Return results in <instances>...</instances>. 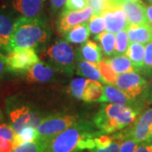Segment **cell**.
<instances>
[{
    "label": "cell",
    "mask_w": 152,
    "mask_h": 152,
    "mask_svg": "<svg viewBox=\"0 0 152 152\" xmlns=\"http://www.w3.org/2000/svg\"><path fill=\"white\" fill-rule=\"evenodd\" d=\"M97 67L101 75L102 76L104 84L107 85H115L117 80V74L112 69L107 60H101L97 64Z\"/></svg>",
    "instance_id": "484cf974"
},
{
    "label": "cell",
    "mask_w": 152,
    "mask_h": 152,
    "mask_svg": "<svg viewBox=\"0 0 152 152\" xmlns=\"http://www.w3.org/2000/svg\"><path fill=\"white\" fill-rule=\"evenodd\" d=\"M95 39L100 41L102 49L106 56H112L115 53V39L116 37L113 33L109 31H103L99 34Z\"/></svg>",
    "instance_id": "d4e9b609"
},
{
    "label": "cell",
    "mask_w": 152,
    "mask_h": 152,
    "mask_svg": "<svg viewBox=\"0 0 152 152\" xmlns=\"http://www.w3.org/2000/svg\"><path fill=\"white\" fill-rule=\"evenodd\" d=\"M90 28L87 22L79 24L64 34L67 42L75 44H80L86 42L90 37Z\"/></svg>",
    "instance_id": "d6986e66"
},
{
    "label": "cell",
    "mask_w": 152,
    "mask_h": 152,
    "mask_svg": "<svg viewBox=\"0 0 152 152\" xmlns=\"http://www.w3.org/2000/svg\"><path fill=\"white\" fill-rule=\"evenodd\" d=\"M88 25L90 28V31L95 36V37H97L99 34L103 32L106 29V22L102 15H92Z\"/></svg>",
    "instance_id": "f1b7e54d"
},
{
    "label": "cell",
    "mask_w": 152,
    "mask_h": 152,
    "mask_svg": "<svg viewBox=\"0 0 152 152\" xmlns=\"http://www.w3.org/2000/svg\"><path fill=\"white\" fill-rule=\"evenodd\" d=\"M110 3L117 4L122 7L127 16L129 24L145 25L148 24L146 6L140 1L132 0H110Z\"/></svg>",
    "instance_id": "7c38bea8"
},
{
    "label": "cell",
    "mask_w": 152,
    "mask_h": 152,
    "mask_svg": "<svg viewBox=\"0 0 152 152\" xmlns=\"http://www.w3.org/2000/svg\"><path fill=\"white\" fill-rule=\"evenodd\" d=\"M115 140L109 145L104 148H95L91 150V152H120V145L122 140L117 134H114Z\"/></svg>",
    "instance_id": "d6a6232c"
},
{
    "label": "cell",
    "mask_w": 152,
    "mask_h": 152,
    "mask_svg": "<svg viewBox=\"0 0 152 152\" xmlns=\"http://www.w3.org/2000/svg\"><path fill=\"white\" fill-rule=\"evenodd\" d=\"M3 119V113H2V110H1V107H0V122Z\"/></svg>",
    "instance_id": "f6af8a7d"
},
{
    "label": "cell",
    "mask_w": 152,
    "mask_h": 152,
    "mask_svg": "<svg viewBox=\"0 0 152 152\" xmlns=\"http://www.w3.org/2000/svg\"><path fill=\"white\" fill-rule=\"evenodd\" d=\"M140 111L132 107L117 104L102 105L93 118V124L104 134H113L134 124Z\"/></svg>",
    "instance_id": "3957f363"
},
{
    "label": "cell",
    "mask_w": 152,
    "mask_h": 152,
    "mask_svg": "<svg viewBox=\"0 0 152 152\" xmlns=\"http://www.w3.org/2000/svg\"><path fill=\"white\" fill-rule=\"evenodd\" d=\"M15 134V133L10 124L0 122V138H4L9 140H13Z\"/></svg>",
    "instance_id": "d590c367"
},
{
    "label": "cell",
    "mask_w": 152,
    "mask_h": 152,
    "mask_svg": "<svg viewBox=\"0 0 152 152\" xmlns=\"http://www.w3.org/2000/svg\"><path fill=\"white\" fill-rule=\"evenodd\" d=\"M104 86L100 82L96 80H89V82L86 85L85 91L83 94V98L85 102H99L103 96Z\"/></svg>",
    "instance_id": "603a6c76"
},
{
    "label": "cell",
    "mask_w": 152,
    "mask_h": 152,
    "mask_svg": "<svg viewBox=\"0 0 152 152\" xmlns=\"http://www.w3.org/2000/svg\"><path fill=\"white\" fill-rule=\"evenodd\" d=\"M6 3L19 17L41 18L45 0H6Z\"/></svg>",
    "instance_id": "30bf717a"
},
{
    "label": "cell",
    "mask_w": 152,
    "mask_h": 152,
    "mask_svg": "<svg viewBox=\"0 0 152 152\" xmlns=\"http://www.w3.org/2000/svg\"><path fill=\"white\" fill-rule=\"evenodd\" d=\"M5 105L6 113L15 134L20 133L22 129L28 127L37 129L43 119L38 112L35 111L27 104L20 102L16 98H9L6 101Z\"/></svg>",
    "instance_id": "277c9868"
},
{
    "label": "cell",
    "mask_w": 152,
    "mask_h": 152,
    "mask_svg": "<svg viewBox=\"0 0 152 152\" xmlns=\"http://www.w3.org/2000/svg\"><path fill=\"white\" fill-rule=\"evenodd\" d=\"M88 82L89 80L85 78H78L73 80L69 86V93L76 99L81 100Z\"/></svg>",
    "instance_id": "4316f807"
},
{
    "label": "cell",
    "mask_w": 152,
    "mask_h": 152,
    "mask_svg": "<svg viewBox=\"0 0 152 152\" xmlns=\"http://www.w3.org/2000/svg\"><path fill=\"white\" fill-rule=\"evenodd\" d=\"M146 15L148 19V24L152 26V4L146 7Z\"/></svg>",
    "instance_id": "7bdbcfd3"
},
{
    "label": "cell",
    "mask_w": 152,
    "mask_h": 152,
    "mask_svg": "<svg viewBox=\"0 0 152 152\" xmlns=\"http://www.w3.org/2000/svg\"><path fill=\"white\" fill-rule=\"evenodd\" d=\"M88 5L93 10V15H102L110 4V0H87Z\"/></svg>",
    "instance_id": "4dcf8cb0"
},
{
    "label": "cell",
    "mask_w": 152,
    "mask_h": 152,
    "mask_svg": "<svg viewBox=\"0 0 152 152\" xmlns=\"http://www.w3.org/2000/svg\"><path fill=\"white\" fill-rule=\"evenodd\" d=\"M129 40L130 43L138 42L145 44L152 42V26L149 24L145 25H134L129 24L126 28Z\"/></svg>",
    "instance_id": "e0dca14e"
},
{
    "label": "cell",
    "mask_w": 152,
    "mask_h": 152,
    "mask_svg": "<svg viewBox=\"0 0 152 152\" xmlns=\"http://www.w3.org/2000/svg\"><path fill=\"white\" fill-rule=\"evenodd\" d=\"M140 143L132 138H124L120 145V152H134Z\"/></svg>",
    "instance_id": "e575fe53"
},
{
    "label": "cell",
    "mask_w": 152,
    "mask_h": 152,
    "mask_svg": "<svg viewBox=\"0 0 152 152\" xmlns=\"http://www.w3.org/2000/svg\"><path fill=\"white\" fill-rule=\"evenodd\" d=\"M134 152H152V145L146 142L140 143Z\"/></svg>",
    "instance_id": "60d3db41"
},
{
    "label": "cell",
    "mask_w": 152,
    "mask_h": 152,
    "mask_svg": "<svg viewBox=\"0 0 152 152\" xmlns=\"http://www.w3.org/2000/svg\"><path fill=\"white\" fill-rule=\"evenodd\" d=\"M152 126V108L145 110L131 125L130 128L124 132L118 133V135L121 140L124 138H132L138 143L145 142L151 134Z\"/></svg>",
    "instance_id": "9c48e42d"
},
{
    "label": "cell",
    "mask_w": 152,
    "mask_h": 152,
    "mask_svg": "<svg viewBox=\"0 0 152 152\" xmlns=\"http://www.w3.org/2000/svg\"><path fill=\"white\" fill-rule=\"evenodd\" d=\"M106 60L112 67V69L115 71L116 74L121 75L124 73L136 71L131 60L124 54H117L113 58Z\"/></svg>",
    "instance_id": "7402d4cb"
},
{
    "label": "cell",
    "mask_w": 152,
    "mask_h": 152,
    "mask_svg": "<svg viewBox=\"0 0 152 152\" xmlns=\"http://www.w3.org/2000/svg\"><path fill=\"white\" fill-rule=\"evenodd\" d=\"M145 101L147 103H152V83L151 85L148 86L146 91H145Z\"/></svg>",
    "instance_id": "b9f144b4"
},
{
    "label": "cell",
    "mask_w": 152,
    "mask_h": 152,
    "mask_svg": "<svg viewBox=\"0 0 152 152\" xmlns=\"http://www.w3.org/2000/svg\"><path fill=\"white\" fill-rule=\"evenodd\" d=\"M12 140H6L4 138H0V152H12Z\"/></svg>",
    "instance_id": "f35d334b"
},
{
    "label": "cell",
    "mask_w": 152,
    "mask_h": 152,
    "mask_svg": "<svg viewBox=\"0 0 152 152\" xmlns=\"http://www.w3.org/2000/svg\"><path fill=\"white\" fill-rule=\"evenodd\" d=\"M44 57L52 63L55 69L72 75L75 70V55L69 44L64 41H57L44 51Z\"/></svg>",
    "instance_id": "5b68a950"
},
{
    "label": "cell",
    "mask_w": 152,
    "mask_h": 152,
    "mask_svg": "<svg viewBox=\"0 0 152 152\" xmlns=\"http://www.w3.org/2000/svg\"><path fill=\"white\" fill-rule=\"evenodd\" d=\"M129 47V37L126 30L118 32L116 36V54H124Z\"/></svg>",
    "instance_id": "f546056e"
},
{
    "label": "cell",
    "mask_w": 152,
    "mask_h": 152,
    "mask_svg": "<svg viewBox=\"0 0 152 152\" xmlns=\"http://www.w3.org/2000/svg\"><path fill=\"white\" fill-rule=\"evenodd\" d=\"M47 148V141L35 140L25 143L12 152H44Z\"/></svg>",
    "instance_id": "83f0119b"
},
{
    "label": "cell",
    "mask_w": 152,
    "mask_h": 152,
    "mask_svg": "<svg viewBox=\"0 0 152 152\" xmlns=\"http://www.w3.org/2000/svg\"><path fill=\"white\" fill-rule=\"evenodd\" d=\"M145 142L152 145V126H151V134H150V136L148 137V139H147V140Z\"/></svg>",
    "instance_id": "ee69618b"
},
{
    "label": "cell",
    "mask_w": 152,
    "mask_h": 152,
    "mask_svg": "<svg viewBox=\"0 0 152 152\" xmlns=\"http://www.w3.org/2000/svg\"><path fill=\"white\" fill-rule=\"evenodd\" d=\"M100 102H109L117 105H124V106L132 107L140 111V109L137 107V105H135V102L134 101H132L130 98L128 97L126 94L123 91H121L118 87L114 86L113 85L104 86L103 96L101 99Z\"/></svg>",
    "instance_id": "2e32d148"
},
{
    "label": "cell",
    "mask_w": 152,
    "mask_h": 152,
    "mask_svg": "<svg viewBox=\"0 0 152 152\" xmlns=\"http://www.w3.org/2000/svg\"><path fill=\"white\" fill-rule=\"evenodd\" d=\"M80 119L75 115H53L45 118L37 129V140L48 141L69 127L75 124Z\"/></svg>",
    "instance_id": "8992f818"
},
{
    "label": "cell",
    "mask_w": 152,
    "mask_h": 152,
    "mask_svg": "<svg viewBox=\"0 0 152 152\" xmlns=\"http://www.w3.org/2000/svg\"><path fill=\"white\" fill-rule=\"evenodd\" d=\"M77 74L86 77L88 80L104 83L102 76L99 71L97 64L86 60H79L77 64Z\"/></svg>",
    "instance_id": "44dd1931"
},
{
    "label": "cell",
    "mask_w": 152,
    "mask_h": 152,
    "mask_svg": "<svg viewBox=\"0 0 152 152\" xmlns=\"http://www.w3.org/2000/svg\"><path fill=\"white\" fill-rule=\"evenodd\" d=\"M104 134L91 123L80 120L52 140L47 141L44 152H80L96 148L95 139Z\"/></svg>",
    "instance_id": "6da1fadb"
},
{
    "label": "cell",
    "mask_w": 152,
    "mask_h": 152,
    "mask_svg": "<svg viewBox=\"0 0 152 152\" xmlns=\"http://www.w3.org/2000/svg\"><path fill=\"white\" fill-rule=\"evenodd\" d=\"M77 57L79 60H86L93 64H98L102 60L101 48L98 47L96 42L89 40L81 45L78 51Z\"/></svg>",
    "instance_id": "ac0fdd59"
},
{
    "label": "cell",
    "mask_w": 152,
    "mask_h": 152,
    "mask_svg": "<svg viewBox=\"0 0 152 152\" xmlns=\"http://www.w3.org/2000/svg\"><path fill=\"white\" fill-rule=\"evenodd\" d=\"M7 72H8V69L6 65L5 55L4 54L2 50H0V81L4 78Z\"/></svg>",
    "instance_id": "74e56055"
},
{
    "label": "cell",
    "mask_w": 152,
    "mask_h": 152,
    "mask_svg": "<svg viewBox=\"0 0 152 152\" xmlns=\"http://www.w3.org/2000/svg\"><path fill=\"white\" fill-rule=\"evenodd\" d=\"M115 85L134 102L146 91L149 86L146 80L137 72H129L118 75Z\"/></svg>",
    "instance_id": "ba28073f"
},
{
    "label": "cell",
    "mask_w": 152,
    "mask_h": 152,
    "mask_svg": "<svg viewBox=\"0 0 152 152\" xmlns=\"http://www.w3.org/2000/svg\"><path fill=\"white\" fill-rule=\"evenodd\" d=\"M37 140V129H34L31 127H28L24 129H22L20 133L15 134L14 136V139L12 140V147L13 151L15 150L17 147L25 143L35 141Z\"/></svg>",
    "instance_id": "cb8c5ba5"
},
{
    "label": "cell",
    "mask_w": 152,
    "mask_h": 152,
    "mask_svg": "<svg viewBox=\"0 0 152 152\" xmlns=\"http://www.w3.org/2000/svg\"><path fill=\"white\" fill-rule=\"evenodd\" d=\"M142 70L148 72V73L152 72V42L145 45L144 67H143Z\"/></svg>",
    "instance_id": "836d02e7"
},
{
    "label": "cell",
    "mask_w": 152,
    "mask_h": 152,
    "mask_svg": "<svg viewBox=\"0 0 152 152\" xmlns=\"http://www.w3.org/2000/svg\"><path fill=\"white\" fill-rule=\"evenodd\" d=\"M147 1H149V2H151V3H152V0H147Z\"/></svg>",
    "instance_id": "bcb514c9"
},
{
    "label": "cell",
    "mask_w": 152,
    "mask_h": 152,
    "mask_svg": "<svg viewBox=\"0 0 152 152\" xmlns=\"http://www.w3.org/2000/svg\"><path fill=\"white\" fill-rule=\"evenodd\" d=\"M115 140V136H109L107 134H102L95 139L96 148H104L109 145Z\"/></svg>",
    "instance_id": "8d00e7d4"
},
{
    "label": "cell",
    "mask_w": 152,
    "mask_h": 152,
    "mask_svg": "<svg viewBox=\"0 0 152 152\" xmlns=\"http://www.w3.org/2000/svg\"><path fill=\"white\" fill-rule=\"evenodd\" d=\"M87 0H67L64 10L69 11H80L88 7Z\"/></svg>",
    "instance_id": "1f68e13d"
},
{
    "label": "cell",
    "mask_w": 152,
    "mask_h": 152,
    "mask_svg": "<svg viewBox=\"0 0 152 152\" xmlns=\"http://www.w3.org/2000/svg\"><path fill=\"white\" fill-rule=\"evenodd\" d=\"M67 0H49L50 5L53 12H57L61 10L64 6H65Z\"/></svg>",
    "instance_id": "ab89813d"
},
{
    "label": "cell",
    "mask_w": 152,
    "mask_h": 152,
    "mask_svg": "<svg viewBox=\"0 0 152 152\" xmlns=\"http://www.w3.org/2000/svg\"><path fill=\"white\" fill-rule=\"evenodd\" d=\"M51 37V31L42 18L18 17L9 51L16 48H37L44 46Z\"/></svg>",
    "instance_id": "7a4b0ae2"
},
{
    "label": "cell",
    "mask_w": 152,
    "mask_h": 152,
    "mask_svg": "<svg viewBox=\"0 0 152 152\" xmlns=\"http://www.w3.org/2000/svg\"><path fill=\"white\" fill-rule=\"evenodd\" d=\"M55 71L56 69L53 66L39 61L23 75L26 81L28 83H47L53 79Z\"/></svg>",
    "instance_id": "9a60e30c"
},
{
    "label": "cell",
    "mask_w": 152,
    "mask_h": 152,
    "mask_svg": "<svg viewBox=\"0 0 152 152\" xmlns=\"http://www.w3.org/2000/svg\"><path fill=\"white\" fill-rule=\"evenodd\" d=\"M145 53V45L138 42L130 43L126 51V56L131 60L136 71H140L144 67V60Z\"/></svg>",
    "instance_id": "ffe728a7"
},
{
    "label": "cell",
    "mask_w": 152,
    "mask_h": 152,
    "mask_svg": "<svg viewBox=\"0 0 152 152\" xmlns=\"http://www.w3.org/2000/svg\"><path fill=\"white\" fill-rule=\"evenodd\" d=\"M5 61L9 72L25 74L37 64L39 58L35 48H16L7 53Z\"/></svg>",
    "instance_id": "52a82bcc"
},
{
    "label": "cell",
    "mask_w": 152,
    "mask_h": 152,
    "mask_svg": "<svg viewBox=\"0 0 152 152\" xmlns=\"http://www.w3.org/2000/svg\"><path fill=\"white\" fill-rule=\"evenodd\" d=\"M132 1H140V0H132Z\"/></svg>",
    "instance_id": "7dc6e473"
},
{
    "label": "cell",
    "mask_w": 152,
    "mask_h": 152,
    "mask_svg": "<svg viewBox=\"0 0 152 152\" xmlns=\"http://www.w3.org/2000/svg\"><path fill=\"white\" fill-rule=\"evenodd\" d=\"M105 19L106 29L109 32H119L126 30L129 26V21L122 7L117 4L110 3L107 10L102 15Z\"/></svg>",
    "instance_id": "4fadbf2b"
},
{
    "label": "cell",
    "mask_w": 152,
    "mask_h": 152,
    "mask_svg": "<svg viewBox=\"0 0 152 152\" xmlns=\"http://www.w3.org/2000/svg\"><path fill=\"white\" fill-rule=\"evenodd\" d=\"M18 17L10 10H0V50L8 53Z\"/></svg>",
    "instance_id": "5bb4252c"
},
{
    "label": "cell",
    "mask_w": 152,
    "mask_h": 152,
    "mask_svg": "<svg viewBox=\"0 0 152 152\" xmlns=\"http://www.w3.org/2000/svg\"><path fill=\"white\" fill-rule=\"evenodd\" d=\"M92 15L93 10L90 6L80 11H69L64 10L58 20V31L60 33L65 34L71 28L77 25L89 21Z\"/></svg>",
    "instance_id": "8fae6325"
}]
</instances>
